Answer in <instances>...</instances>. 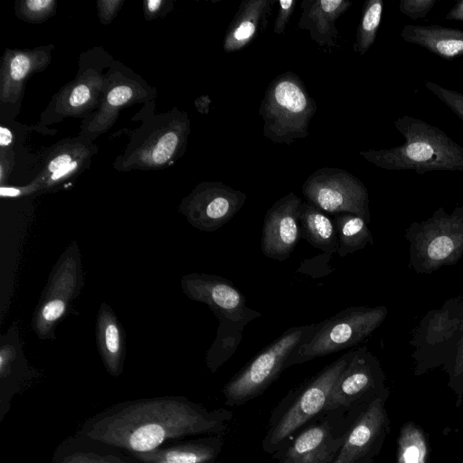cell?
<instances>
[{"label":"cell","mask_w":463,"mask_h":463,"mask_svg":"<svg viewBox=\"0 0 463 463\" xmlns=\"http://www.w3.org/2000/svg\"><path fill=\"white\" fill-rule=\"evenodd\" d=\"M233 414L226 409L209 411L185 398L151 399L130 402L84 427L94 441L136 453L156 449L168 439L190 435H223Z\"/></svg>","instance_id":"obj_1"},{"label":"cell","mask_w":463,"mask_h":463,"mask_svg":"<svg viewBox=\"0 0 463 463\" xmlns=\"http://www.w3.org/2000/svg\"><path fill=\"white\" fill-rule=\"evenodd\" d=\"M405 142L389 149H369L359 154L385 170L463 171V147L440 128L411 116L394 121Z\"/></svg>","instance_id":"obj_2"},{"label":"cell","mask_w":463,"mask_h":463,"mask_svg":"<svg viewBox=\"0 0 463 463\" xmlns=\"http://www.w3.org/2000/svg\"><path fill=\"white\" fill-rule=\"evenodd\" d=\"M182 287L191 299L206 304L219 320L205 359L208 369L215 373L236 352L244 326L261 314L248 307L242 292L223 277L192 273L183 278Z\"/></svg>","instance_id":"obj_3"},{"label":"cell","mask_w":463,"mask_h":463,"mask_svg":"<svg viewBox=\"0 0 463 463\" xmlns=\"http://www.w3.org/2000/svg\"><path fill=\"white\" fill-rule=\"evenodd\" d=\"M348 351L320 372L291 390L271 412L262 449L274 456L308 423L321 415L332 390L350 361Z\"/></svg>","instance_id":"obj_4"},{"label":"cell","mask_w":463,"mask_h":463,"mask_svg":"<svg viewBox=\"0 0 463 463\" xmlns=\"http://www.w3.org/2000/svg\"><path fill=\"white\" fill-rule=\"evenodd\" d=\"M150 109L144 123L133 133L126 149L114 163L119 171L156 170L174 164L186 149L190 119L184 111L155 115Z\"/></svg>","instance_id":"obj_5"},{"label":"cell","mask_w":463,"mask_h":463,"mask_svg":"<svg viewBox=\"0 0 463 463\" xmlns=\"http://www.w3.org/2000/svg\"><path fill=\"white\" fill-rule=\"evenodd\" d=\"M317 103L303 80L292 71L278 75L268 85L259 114L263 135L276 144L291 145L306 137Z\"/></svg>","instance_id":"obj_6"},{"label":"cell","mask_w":463,"mask_h":463,"mask_svg":"<svg viewBox=\"0 0 463 463\" xmlns=\"http://www.w3.org/2000/svg\"><path fill=\"white\" fill-rule=\"evenodd\" d=\"M404 237L410 244L409 268L416 273L456 264L463 256V206L450 213L438 208L427 220L412 222Z\"/></svg>","instance_id":"obj_7"},{"label":"cell","mask_w":463,"mask_h":463,"mask_svg":"<svg viewBox=\"0 0 463 463\" xmlns=\"http://www.w3.org/2000/svg\"><path fill=\"white\" fill-rule=\"evenodd\" d=\"M387 314L384 306L349 307L316 324L314 331L288 357L286 369L359 345L380 326Z\"/></svg>","instance_id":"obj_8"},{"label":"cell","mask_w":463,"mask_h":463,"mask_svg":"<svg viewBox=\"0 0 463 463\" xmlns=\"http://www.w3.org/2000/svg\"><path fill=\"white\" fill-rule=\"evenodd\" d=\"M316 323L287 329L261 349L225 384V405L241 406L261 395L276 381L293 351L314 331Z\"/></svg>","instance_id":"obj_9"},{"label":"cell","mask_w":463,"mask_h":463,"mask_svg":"<svg viewBox=\"0 0 463 463\" xmlns=\"http://www.w3.org/2000/svg\"><path fill=\"white\" fill-rule=\"evenodd\" d=\"M354 409L323 412L272 458L278 463H333L354 419Z\"/></svg>","instance_id":"obj_10"},{"label":"cell","mask_w":463,"mask_h":463,"mask_svg":"<svg viewBox=\"0 0 463 463\" xmlns=\"http://www.w3.org/2000/svg\"><path fill=\"white\" fill-rule=\"evenodd\" d=\"M307 202L329 215L349 213L370 222L368 191L351 173L335 167L313 172L301 187Z\"/></svg>","instance_id":"obj_11"},{"label":"cell","mask_w":463,"mask_h":463,"mask_svg":"<svg viewBox=\"0 0 463 463\" xmlns=\"http://www.w3.org/2000/svg\"><path fill=\"white\" fill-rule=\"evenodd\" d=\"M411 344L420 358L448 357L457 373L463 372V299H449L441 308L430 311L414 330Z\"/></svg>","instance_id":"obj_12"},{"label":"cell","mask_w":463,"mask_h":463,"mask_svg":"<svg viewBox=\"0 0 463 463\" xmlns=\"http://www.w3.org/2000/svg\"><path fill=\"white\" fill-rule=\"evenodd\" d=\"M384 375L379 360L364 345L352 357L335 384L324 412L351 411L380 396Z\"/></svg>","instance_id":"obj_13"},{"label":"cell","mask_w":463,"mask_h":463,"mask_svg":"<svg viewBox=\"0 0 463 463\" xmlns=\"http://www.w3.org/2000/svg\"><path fill=\"white\" fill-rule=\"evenodd\" d=\"M246 194L222 182H202L182 201L180 211L195 228L214 232L243 206Z\"/></svg>","instance_id":"obj_14"},{"label":"cell","mask_w":463,"mask_h":463,"mask_svg":"<svg viewBox=\"0 0 463 463\" xmlns=\"http://www.w3.org/2000/svg\"><path fill=\"white\" fill-rule=\"evenodd\" d=\"M122 69L116 70L115 65H112L109 73L106 75L105 91L99 107L88 123L82 125V135L86 133L87 137L96 138L110 128L125 107L150 101L155 96L152 89L141 79L131 77L132 73L123 71Z\"/></svg>","instance_id":"obj_15"},{"label":"cell","mask_w":463,"mask_h":463,"mask_svg":"<svg viewBox=\"0 0 463 463\" xmlns=\"http://www.w3.org/2000/svg\"><path fill=\"white\" fill-rule=\"evenodd\" d=\"M302 200L294 193L276 201L264 216L261 251L269 259L283 261L300 237L299 208Z\"/></svg>","instance_id":"obj_16"},{"label":"cell","mask_w":463,"mask_h":463,"mask_svg":"<svg viewBox=\"0 0 463 463\" xmlns=\"http://www.w3.org/2000/svg\"><path fill=\"white\" fill-rule=\"evenodd\" d=\"M383 397H376L354 417L345 442L333 463H372L387 427Z\"/></svg>","instance_id":"obj_17"},{"label":"cell","mask_w":463,"mask_h":463,"mask_svg":"<svg viewBox=\"0 0 463 463\" xmlns=\"http://www.w3.org/2000/svg\"><path fill=\"white\" fill-rule=\"evenodd\" d=\"M50 48L5 50L0 70V100L3 103H14L21 99L26 80L50 63Z\"/></svg>","instance_id":"obj_18"},{"label":"cell","mask_w":463,"mask_h":463,"mask_svg":"<svg viewBox=\"0 0 463 463\" xmlns=\"http://www.w3.org/2000/svg\"><path fill=\"white\" fill-rule=\"evenodd\" d=\"M99 71L94 66H88L60 90L52 103L57 117L79 116L100 104L106 76Z\"/></svg>","instance_id":"obj_19"},{"label":"cell","mask_w":463,"mask_h":463,"mask_svg":"<svg viewBox=\"0 0 463 463\" xmlns=\"http://www.w3.org/2000/svg\"><path fill=\"white\" fill-rule=\"evenodd\" d=\"M353 5L348 0H304L298 27L309 33L319 46H337L336 20Z\"/></svg>","instance_id":"obj_20"},{"label":"cell","mask_w":463,"mask_h":463,"mask_svg":"<svg viewBox=\"0 0 463 463\" xmlns=\"http://www.w3.org/2000/svg\"><path fill=\"white\" fill-rule=\"evenodd\" d=\"M275 3L274 0L242 1L227 27L224 52H233L246 47L258 35L260 29L265 30Z\"/></svg>","instance_id":"obj_21"},{"label":"cell","mask_w":463,"mask_h":463,"mask_svg":"<svg viewBox=\"0 0 463 463\" xmlns=\"http://www.w3.org/2000/svg\"><path fill=\"white\" fill-rule=\"evenodd\" d=\"M402 38L445 60L463 56V31L437 24L402 27Z\"/></svg>","instance_id":"obj_22"},{"label":"cell","mask_w":463,"mask_h":463,"mask_svg":"<svg viewBox=\"0 0 463 463\" xmlns=\"http://www.w3.org/2000/svg\"><path fill=\"white\" fill-rule=\"evenodd\" d=\"M223 443L222 435H213L172 448L135 455L145 463H209L219 456Z\"/></svg>","instance_id":"obj_23"},{"label":"cell","mask_w":463,"mask_h":463,"mask_svg":"<svg viewBox=\"0 0 463 463\" xmlns=\"http://www.w3.org/2000/svg\"><path fill=\"white\" fill-rule=\"evenodd\" d=\"M300 237L325 253H336L338 233L329 214L317 206L302 202L299 208Z\"/></svg>","instance_id":"obj_24"},{"label":"cell","mask_w":463,"mask_h":463,"mask_svg":"<svg viewBox=\"0 0 463 463\" xmlns=\"http://www.w3.org/2000/svg\"><path fill=\"white\" fill-rule=\"evenodd\" d=\"M97 338L108 371L114 375L120 372L124 353L121 328L108 307L100 308L97 323Z\"/></svg>","instance_id":"obj_25"},{"label":"cell","mask_w":463,"mask_h":463,"mask_svg":"<svg viewBox=\"0 0 463 463\" xmlns=\"http://www.w3.org/2000/svg\"><path fill=\"white\" fill-rule=\"evenodd\" d=\"M332 219L338 233L339 247L336 253L339 257H345L373 243L368 223L362 217L342 213L332 215Z\"/></svg>","instance_id":"obj_26"},{"label":"cell","mask_w":463,"mask_h":463,"mask_svg":"<svg viewBox=\"0 0 463 463\" xmlns=\"http://www.w3.org/2000/svg\"><path fill=\"white\" fill-rule=\"evenodd\" d=\"M383 9L382 0H369L364 3L354 43L355 52L363 55L373 44L381 24Z\"/></svg>","instance_id":"obj_27"},{"label":"cell","mask_w":463,"mask_h":463,"mask_svg":"<svg viewBox=\"0 0 463 463\" xmlns=\"http://www.w3.org/2000/svg\"><path fill=\"white\" fill-rule=\"evenodd\" d=\"M94 151L86 144L72 141L60 145L57 149L52 153L46 162L43 174L40 177H45L59 170L60 168L71 164L75 159Z\"/></svg>","instance_id":"obj_28"},{"label":"cell","mask_w":463,"mask_h":463,"mask_svg":"<svg viewBox=\"0 0 463 463\" xmlns=\"http://www.w3.org/2000/svg\"><path fill=\"white\" fill-rule=\"evenodd\" d=\"M56 6L54 0L19 1L15 5V14L25 22L38 24L52 16Z\"/></svg>","instance_id":"obj_29"},{"label":"cell","mask_w":463,"mask_h":463,"mask_svg":"<svg viewBox=\"0 0 463 463\" xmlns=\"http://www.w3.org/2000/svg\"><path fill=\"white\" fill-rule=\"evenodd\" d=\"M426 446L418 430H409L400 439L399 463H425Z\"/></svg>","instance_id":"obj_30"},{"label":"cell","mask_w":463,"mask_h":463,"mask_svg":"<svg viewBox=\"0 0 463 463\" xmlns=\"http://www.w3.org/2000/svg\"><path fill=\"white\" fill-rule=\"evenodd\" d=\"M95 152L92 151L88 153L77 159H75L71 164L60 168L54 173L47 175L45 177H40L38 180L34 181L33 184L37 188H50L55 186L63 181L74 176L75 175L80 173L88 165L91 156Z\"/></svg>","instance_id":"obj_31"},{"label":"cell","mask_w":463,"mask_h":463,"mask_svg":"<svg viewBox=\"0 0 463 463\" xmlns=\"http://www.w3.org/2000/svg\"><path fill=\"white\" fill-rule=\"evenodd\" d=\"M425 85L430 92L463 120V93L447 89L432 81H427Z\"/></svg>","instance_id":"obj_32"},{"label":"cell","mask_w":463,"mask_h":463,"mask_svg":"<svg viewBox=\"0 0 463 463\" xmlns=\"http://www.w3.org/2000/svg\"><path fill=\"white\" fill-rule=\"evenodd\" d=\"M436 3L437 0H402L399 10L405 16L417 20L425 17Z\"/></svg>","instance_id":"obj_33"},{"label":"cell","mask_w":463,"mask_h":463,"mask_svg":"<svg viewBox=\"0 0 463 463\" xmlns=\"http://www.w3.org/2000/svg\"><path fill=\"white\" fill-rule=\"evenodd\" d=\"M61 463H128L111 455L79 451L68 455Z\"/></svg>","instance_id":"obj_34"},{"label":"cell","mask_w":463,"mask_h":463,"mask_svg":"<svg viewBox=\"0 0 463 463\" xmlns=\"http://www.w3.org/2000/svg\"><path fill=\"white\" fill-rule=\"evenodd\" d=\"M296 4V0L279 1V7L273 28L275 33L280 34L285 31L286 26L294 13Z\"/></svg>","instance_id":"obj_35"},{"label":"cell","mask_w":463,"mask_h":463,"mask_svg":"<svg viewBox=\"0 0 463 463\" xmlns=\"http://www.w3.org/2000/svg\"><path fill=\"white\" fill-rule=\"evenodd\" d=\"M124 0H99L97 2L98 16L103 24H109L117 15Z\"/></svg>","instance_id":"obj_36"},{"label":"cell","mask_w":463,"mask_h":463,"mask_svg":"<svg viewBox=\"0 0 463 463\" xmlns=\"http://www.w3.org/2000/svg\"><path fill=\"white\" fill-rule=\"evenodd\" d=\"M144 15L147 21L166 14L173 8V1L146 0L144 1Z\"/></svg>","instance_id":"obj_37"},{"label":"cell","mask_w":463,"mask_h":463,"mask_svg":"<svg viewBox=\"0 0 463 463\" xmlns=\"http://www.w3.org/2000/svg\"><path fill=\"white\" fill-rule=\"evenodd\" d=\"M14 166V154L11 150L1 149L0 155V181L4 185L5 179Z\"/></svg>","instance_id":"obj_38"},{"label":"cell","mask_w":463,"mask_h":463,"mask_svg":"<svg viewBox=\"0 0 463 463\" xmlns=\"http://www.w3.org/2000/svg\"><path fill=\"white\" fill-rule=\"evenodd\" d=\"M37 188L33 184H32L28 187H22V188L1 185L0 194L2 197H16V196L23 195L24 194L33 192Z\"/></svg>","instance_id":"obj_39"},{"label":"cell","mask_w":463,"mask_h":463,"mask_svg":"<svg viewBox=\"0 0 463 463\" xmlns=\"http://www.w3.org/2000/svg\"><path fill=\"white\" fill-rule=\"evenodd\" d=\"M14 142V136L11 130L4 126L0 128V146L1 149H7Z\"/></svg>","instance_id":"obj_40"},{"label":"cell","mask_w":463,"mask_h":463,"mask_svg":"<svg viewBox=\"0 0 463 463\" xmlns=\"http://www.w3.org/2000/svg\"><path fill=\"white\" fill-rule=\"evenodd\" d=\"M446 19L463 22V0L458 2L447 14Z\"/></svg>","instance_id":"obj_41"},{"label":"cell","mask_w":463,"mask_h":463,"mask_svg":"<svg viewBox=\"0 0 463 463\" xmlns=\"http://www.w3.org/2000/svg\"><path fill=\"white\" fill-rule=\"evenodd\" d=\"M211 103V99L209 96L203 95L200 98L196 99L194 104L196 106L197 110L201 114H207L209 111V104Z\"/></svg>","instance_id":"obj_42"}]
</instances>
